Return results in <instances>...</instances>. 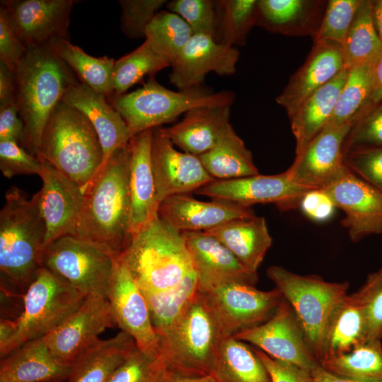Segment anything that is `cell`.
Returning <instances> with one entry per match:
<instances>
[{"instance_id": "d6a6232c", "label": "cell", "mask_w": 382, "mask_h": 382, "mask_svg": "<svg viewBox=\"0 0 382 382\" xmlns=\"http://www.w3.org/2000/svg\"><path fill=\"white\" fill-rule=\"evenodd\" d=\"M210 374L219 382H272L255 349L233 337L219 340Z\"/></svg>"}, {"instance_id": "ee69618b", "label": "cell", "mask_w": 382, "mask_h": 382, "mask_svg": "<svg viewBox=\"0 0 382 382\" xmlns=\"http://www.w3.org/2000/svg\"><path fill=\"white\" fill-rule=\"evenodd\" d=\"M353 299L362 308L365 314L366 340L382 337V267L368 274L364 283L354 293Z\"/></svg>"}, {"instance_id": "94428289", "label": "cell", "mask_w": 382, "mask_h": 382, "mask_svg": "<svg viewBox=\"0 0 382 382\" xmlns=\"http://www.w3.org/2000/svg\"><path fill=\"white\" fill-rule=\"evenodd\" d=\"M311 377L312 382H360L337 377L325 371L320 364L311 371Z\"/></svg>"}, {"instance_id": "6125c7cd", "label": "cell", "mask_w": 382, "mask_h": 382, "mask_svg": "<svg viewBox=\"0 0 382 382\" xmlns=\"http://www.w3.org/2000/svg\"><path fill=\"white\" fill-rule=\"evenodd\" d=\"M372 7L376 30L382 44V0L372 1Z\"/></svg>"}, {"instance_id": "ba28073f", "label": "cell", "mask_w": 382, "mask_h": 382, "mask_svg": "<svg viewBox=\"0 0 382 382\" xmlns=\"http://www.w3.org/2000/svg\"><path fill=\"white\" fill-rule=\"evenodd\" d=\"M158 337V355L166 371L190 376L210 374L221 336L199 291L179 318Z\"/></svg>"}, {"instance_id": "8fae6325", "label": "cell", "mask_w": 382, "mask_h": 382, "mask_svg": "<svg viewBox=\"0 0 382 382\" xmlns=\"http://www.w3.org/2000/svg\"><path fill=\"white\" fill-rule=\"evenodd\" d=\"M199 292L221 337H234L265 322L284 299L276 287L262 291L253 285L241 283L228 284Z\"/></svg>"}, {"instance_id": "6f0895ef", "label": "cell", "mask_w": 382, "mask_h": 382, "mask_svg": "<svg viewBox=\"0 0 382 382\" xmlns=\"http://www.w3.org/2000/svg\"><path fill=\"white\" fill-rule=\"evenodd\" d=\"M15 96V73L6 64L0 62V106L16 100Z\"/></svg>"}, {"instance_id": "d4e9b609", "label": "cell", "mask_w": 382, "mask_h": 382, "mask_svg": "<svg viewBox=\"0 0 382 382\" xmlns=\"http://www.w3.org/2000/svg\"><path fill=\"white\" fill-rule=\"evenodd\" d=\"M153 129L134 136L129 141L130 215L129 228L132 236L158 217L159 204L151 163Z\"/></svg>"}, {"instance_id": "836d02e7", "label": "cell", "mask_w": 382, "mask_h": 382, "mask_svg": "<svg viewBox=\"0 0 382 382\" xmlns=\"http://www.w3.org/2000/svg\"><path fill=\"white\" fill-rule=\"evenodd\" d=\"M198 157L215 180L236 179L259 173L251 151L231 125L212 149Z\"/></svg>"}, {"instance_id": "5b68a950", "label": "cell", "mask_w": 382, "mask_h": 382, "mask_svg": "<svg viewBox=\"0 0 382 382\" xmlns=\"http://www.w3.org/2000/svg\"><path fill=\"white\" fill-rule=\"evenodd\" d=\"M119 257L142 292L173 288L195 272L182 233L158 216L132 236Z\"/></svg>"}, {"instance_id": "7a4b0ae2", "label": "cell", "mask_w": 382, "mask_h": 382, "mask_svg": "<svg viewBox=\"0 0 382 382\" xmlns=\"http://www.w3.org/2000/svg\"><path fill=\"white\" fill-rule=\"evenodd\" d=\"M0 212V273L1 291L23 296L42 267L46 226L38 193L30 198L16 186L5 195Z\"/></svg>"}, {"instance_id": "be15d7a7", "label": "cell", "mask_w": 382, "mask_h": 382, "mask_svg": "<svg viewBox=\"0 0 382 382\" xmlns=\"http://www.w3.org/2000/svg\"><path fill=\"white\" fill-rule=\"evenodd\" d=\"M64 381H50V382H64Z\"/></svg>"}, {"instance_id": "7c38bea8", "label": "cell", "mask_w": 382, "mask_h": 382, "mask_svg": "<svg viewBox=\"0 0 382 382\" xmlns=\"http://www.w3.org/2000/svg\"><path fill=\"white\" fill-rule=\"evenodd\" d=\"M311 190L294 183L286 170L274 175L258 173L236 179L215 180L195 192L248 207L256 204H273L280 212H287L299 207L302 198Z\"/></svg>"}, {"instance_id": "680465c9", "label": "cell", "mask_w": 382, "mask_h": 382, "mask_svg": "<svg viewBox=\"0 0 382 382\" xmlns=\"http://www.w3.org/2000/svg\"><path fill=\"white\" fill-rule=\"evenodd\" d=\"M371 101L382 103V50L371 64Z\"/></svg>"}, {"instance_id": "ffe728a7", "label": "cell", "mask_w": 382, "mask_h": 382, "mask_svg": "<svg viewBox=\"0 0 382 382\" xmlns=\"http://www.w3.org/2000/svg\"><path fill=\"white\" fill-rule=\"evenodd\" d=\"M73 0H6L1 5L27 48L68 38Z\"/></svg>"}, {"instance_id": "5bb4252c", "label": "cell", "mask_w": 382, "mask_h": 382, "mask_svg": "<svg viewBox=\"0 0 382 382\" xmlns=\"http://www.w3.org/2000/svg\"><path fill=\"white\" fill-rule=\"evenodd\" d=\"M107 299L115 325L121 331L134 339L139 350L158 355L159 337L152 325L146 300L119 256L115 257Z\"/></svg>"}, {"instance_id": "f1b7e54d", "label": "cell", "mask_w": 382, "mask_h": 382, "mask_svg": "<svg viewBox=\"0 0 382 382\" xmlns=\"http://www.w3.org/2000/svg\"><path fill=\"white\" fill-rule=\"evenodd\" d=\"M70 369L52 354L42 337L23 343L1 359L0 381H64Z\"/></svg>"}, {"instance_id": "816d5d0a", "label": "cell", "mask_w": 382, "mask_h": 382, "mask_svg": "<svg viewBox=\"0 0 382 382\" xmlns=\"http://www.w3.org/2000/svg\"><path fill=\"white\" fill-rule=\"evenodd\" d=\"M343 155L351 172L382 192V148L354 149Z\"/></svg>"}, {"instance_id": "ac0fdd59", "label": "cell", "mask_w": 382, "mask_h": 382, "mask_svg": "<svg viewBox=\"0 0 382 382\" xmlns=\"http://www.w3.org/2000/svg\"><path fill=\"white\" fill-rule=\"evenodd\" d=\"M354 124L328 125L286 169L296 184L322 190L347 169L343 160V145Z\"/></svg>"}, {"instance_id": "e0dca14e", "label": "cell", "mask_w": 382, "mask_h": 382, "mask_svg": "<svg viewBox=\"0 0 382 382\" xmlns=\"http://www.w3.org/2000/svg\"><path fill=\"white\" fill-rule=\"evenodd\" d=\"M151 163L156 199L195 192L215 180L198 156L177 150L161 127L153 129Z\"/></svg>"}, {"instance_id": "4dcf8cb0", "label": "cell", "mask_w": 382, "mask_h": 382, "mask_svg": "<svg viewBox=\"0 0 382 382\" xmlns=\"http://www.w3.org/2000/svg\"><path fill=\"white\" fill-rule=\"evenodd\" d=\"M205 232L215 237L254 272H257L272 243L263 216L231 220Z\"/></svg>"}, {"instance_id": "11a10c76", "label": "cell", "mask_w": 382, "mask_h": 382, "mask_svg": "<svg viewBox=\"0 0 382 382\" xmlns=\"http://www.w3.org/2000/svg\"><path fill=\"white\" fill-rule=\"evenodd\" d=\"M24 124L20 117L16 100L0 106V141H23Z\"/></svg>"}, {"instance_id": "f6af8a7d", "label": "cell", "mask_w": 382, "mask_h": 382, "mask_svg": "<svg viewBox=\"0 0 382 382\" xmlns=\"http://www.w3.org/2000/svg\"><path fill=\"white\" fill-rule=\"evenodd\" d=\"M362 0H329L320 25L313 37L316 41L341 44Z\"/></svg>"}, {"instance_id": "3957f363", "label": "cell", "mask_w": 382, "mask_h": 382, "mask_svg": "<svg viewBox=\"0 0 382 382\" xmlns=\"http://www.w3.org/2000/svg\"><path fill=\"white\" fill-rule=\"evenodd\" d=\"M14 73L15 100L24 124L22 144L36 156L51 114L69 88L79 81L52 42L27 48Z\"/></svg>"}, {"instance_id": "e575fe53", "label": "cell", "mask_w": 382, "mask_h": 382, "mask_svg": "<svg viewBox=\"0 0 382 382\" xmlns=\"http://www.w3.org/2000/svg\"><path fill=\"white\" fill-rule=\"evenodd\" d=\"M366 337L367 326L364 311L351 294H347L331 317L320 361L349 352L366 341Z\"/></svg>"}, {"instance_id": "603a6c76", "label": "cell", "mask_w": 382, "mask_h": 382, "mask_svg": "<svg viewBox=\"0 0 382 382\" xmlns=\"http://www.w3.org/2000/svg\"><path fill=\"white\" fill-rule=\"evenodd\" d=\"M254 216L251 207L221 199L202 201L187 194L166 197L158 210V218L180 233L206 231L231 220Z\"/></svg>"}, {"instance_id": "b9f144b4", "label": "cell", "mask_w": 382, "mask_h": 382, "mask_svg": "<svg viewBox=\"0 0 382 382\" xmlns=\"http://www.w3.org/2000/svg\"><path fill=\"white\" fill-rule=\"evenodd\" d=\"M171 64L158 54L145 40L134 51L124 55L115 62L112 73V88L115 96H121L146 75L154 76Z\"/></svg>"}, {"instance_id": "9a60e30c", "label": "cell", "mask_w": 382, "mask_h": 382, "mask_svg": "<svg viewBox=\"0 0 382 382\" xmlns=\"http://www.w3.org/2000/svg\"><path fill=\"white\" fill-rule=\"evenodd\" d=\"M115 325L108 299L86 296L81 306L44 337L52 354L71 365L85 349L99 340V335Z\"/></svg>"}, {"instance_id": "f546056e", "label": "cell", "mask_w": 382, "mask_h": 382, "mask_svg": "<svg viewBox=\"0 0 382 382\" xmlns=\"http://www.w3.org/2000/svg\"><path fill=\"white\" fill-rule=\"evenodd\" d=\"M137 348L134 339L123 331L99 340L73 361L66 382H108Z\"/></svg>"}, {"instance_id": "277c9868", "label": "cell", "mask_w": 382, "mask_h": 382, "mask_svg": "<svg viewBox=\"0 0 382 382\" xmlns=\"http://www.w3.org/2000/svg\"><path fill=\"white\" fill-rule=\"evenodd\" d=\"M36 156L79 185L84 193L102 166L103 152L89 120L62 101L46 124Z\"/></svg>"}, {"instance_id": "8d00e7d4", "label": "cell", "mask_w": 382, "mask_h": 382, "mask_svg": "<svg viewBox=\"0 0 382 382\" xmlns=\"http://www.w3.org/2000/svg\"><path fill=\"white\" fill-rule=\"evenodd\" d=\"M319 364L328 372L342 378L381 382V341L366 340L349 352L325 359Z\"/></svg>"}, {"instance_id": "7dc6e473", "label": "cell", "mask_w": 382, "mask_h": 382, "mask_svg": "<svg viewBox=\"0 0 382 382\" xmlns=\"http://www.w3.org/2000/svg\"><path fill=\"white\" fill-rule=\"evenodd\" d=\"M120 28L129 38H145L149 24L166 0H120Z\"/></svg>"}, {"instance_id": "681fc988", "label": "cell", "mask_w": 382, "mask_h": 382, "mask_svg": "<svg viewBox=\"0 0 382 382\" xmlns=\"http://www.w3.org/2000/svg\"><path fill=\"white\" fill-rule=\"evenodd\" d=\"M382 148V103L374 105L352 127L343 154L354 149Z\"/></svg>"}, {"instance_id": "e7e4bbea", "label": "cell", "mask_w": 382, "mask_h": 382, "mask_svg": "<svg viewBox=\"0 0 382 382\" xmlns=\"http://www.w3.org/2000/svg\"><path fill=\"white\" fill-rule=\"evenodd\" d=\"M0 382H4V381H0Z\"/></svg>"}, {"instance_id": "4316f807", "label": "cell", "mask_w": 382, "mask_h": 382, "mask_svg": "<svg viewBox=\"0 0 382 382\" xmlns=\"http://www.w3.org/2000/svg\"><path fill=\"white\" fill-rule=\"evenodd\" d=\"M327 1L257 0L255 26L275 34L315 37Z\"/></svg>"}, {"instance_id": "9f6ffc18", "label": "cell", "mask_w": 382, "mask_h": 382, "mask_svg": "<svg viewBox=\"0 0 382 382\" xmlns=\"http://www.w3.org/2000/svg\"><path fill=\"white\" fill-rule=\"evenodd\" d=\"M310 219L318 221L328 219L335 207L328 195L321 190H312L302 198L300 207Z\"/></svg>"}, {"instance_id": "2e32d148", "label": "cell", "mask_w": 382, "mask_h": 382, "mask_svg": "<svg viewBox=\"0 0 382 382\" xmlns=\"http://www.w3.org/2000/svg\"><path fill=\"white\" fill-rule=\"evenodd\" d=\"M345 216L341 224L350 240L382 233V192L348 168L333 183L322 189Z\"/></svg>"}, {"instance_id": "ab89813d", "label": "cell", "mask_w": 382, "mask_h": 382, "mask_svg": "<svg viewBox=\"0 0 382 382\" xmlns=\"http://www.w3.org/2000/svg\"><path fill=\"white\" fill-rule=\"evenodd\" d=\"M197 291V278L194 272L173 288L158 292H143L158 337L179 318Z\"/></svg>"}, {"instance_id": "1f68e13d", "label": "cell", "mask_w": 382, "mask_h": 382, "mask_svg": "<svg viewBox=\"0 0 382 382\" xmlns=\"http://www.w3.org/2000/svg\"><path fill=\"white\" fill-rule=\"evenodd\" d=\"M347 73L348 68L345 67L331 81L305 100L289 118L296 140V156H299L328 125Z\"/></svg>"}, {"instance_id": "8992f818", "label": "cell", "mask_w": 382, "mask_h": 382, "mask_svg": "<svg viewBox=\"0 0 382 382\" xmlns=\"http://www.w3.org/2000/svg\"><path fill=\"white\" fill-rule=\"evenodd\" d=\"M236 95L230 91L212 92L202 86L172 91L149 77L143 86L115 96L112 105L127 125L132 135L175 122L180 115L199 107L231 106Z\"/></svg>"}, {"instance_id": "d6986e66", "label": "cell", "mask_w": 382, "mask_h": 382, "mask_svg": "<svg viewBox=\"0 0 382 382\" xmlns=\"http://www.w3.org/2000/svg\"><path fill=\"white\" fill-rule=\"evenodd\" d=\"M197 278L198 291L232 283L255 286L257 272L243 265L215 237L205 231L182 232Z\"/></svg>"}, {"instance_id": "484cf974", "label": "cell", "mask_w": 382, "mask_h": 382, "mask_svg": "<svg viewBox=\"0 0 382 382\" xmlns=\"http://www.w3.org/2000/svg\"><path fill=\"white\" fill-rule=\"evenodd\" d=\"M62 101L81 112L95 129L103 152L99 173L110 156L117 149L127 146L133 137L127 125L119 112L107 102L105 96L82 82L71 86Z\"/></svg>"}, {"instance_id": "4fadbf2b", "label": "cell", "mask_w": 382, "mask_h": 382, "mask_svg": "<svg viewBox=\"0 0 382 382\" xmlns=\"http://www.w3.org/2000/svg\"><path fill=\"white\" fill-rule=\"evenodd\" d=\"M233 337L255 345L274 359L310 371L319 364L294 311L284 298L270 318Z\"/></svg>"}, {"instance_id": "d590c367", "label": "cell", "mask_w": 382, "mask_h": 382, "mask_svg": "<svg viewBox=\"0 0 382 382\" xmlns=\"http://www.w3.org/2000/svg\"><path fill=\"white\" fill-rule=\"evenodd\" d=\"M345 67L372 64L382 50L373 16L372 1L362 0L340 44Z\"/></svg>"}, {"instance_id": "cb8c5ba5", "label": "cell", "mask_w": 382, "mask_h": 382, "mask_svg": "<svg viewBox=\"0 0 382 382\" xmlns=\"http://www.w3.org/2000/svg\"><path fill=\"white\" fill-rule=\"evenodd\" d=\"M345 68L340 45L316 41L305 62L276 98L290 118L301 104Z\"/></svg>"}, {"instance_id": "9c48e42d", "label": "cell", "mask_w": 382, "mask_h": 382, "mask_svg": "<svg viewBox=\"0 0 382 382\" xmlns=\"http://www.w3.org/2000/svg\"><path fill=\"white\" fill-rule=\"evenodd\" d=\"M86 296L42 267L25 291L23 309L11 338L0 347L1 359L23 343L49 334L74 312Z\"/></svg>"}, {"instance_id": "f5cc1de1", "label": "cell", "mask_w": 382, "mask_h": 382, "mask_svg": "<svg viewBox=\"0 0 382 382\" xmlns=\"http://www.w3.org/2000/svg\"><path fill=\"white\" fill-rule=\"evenodd\" d=\"M27 51L6 8L0 6V62L15 71Z\"/></svg>"}, {"instance_id": "6da1fadb", "label": "cell", "mask_w": 382, "mask_h": 382, "mask_svg": "<svg viewBox=\"0 0 382 382\" xmlns=\"http://www.w3.org/2000/svg\"><path fill=\"white\" fill-rule=\"evenodd\" d=\"M130 145L117 149L84 191V201L73 236L113 257L132 241L130 215Z\"/></svg>"}, {"instance_id": "44dd1931", "label": "cell", "mask_w": 382, "mask_h": 382, "mask_svg": "<svg viewBox=\"0 0 382 382\" xmlns=\"http://www.w3.org/2000/svg\"><path fill=\"white\" fill-rule=\"evenodd\" d=\"M40 175L42 186L38 193L39 205L46 226L45 247L67 235L73 236L81 213L84 193L81 187L51 164L42 161Z\"/></svg>"}, {"instance_id": "7bdbcfd3", "label": "cell", "mask_w": 382, "mask_h": 382, "mask_svg": "<svg viewBox=\"0 0 382 382\" xmlns=\"http://www.w3.org/2000/svg\"><path fill=\"white\" fill-rule=\"evenodd\" d=\"M193 35L191 28L180 16L163 10L147 26L145 40L172 65Z\"/></svg>"}, {"instance_id": "60d3db41", "label": "cell", "mask_w": 382, "mask_h": 382, "mask_svg": "<svg viewBox=\"0 0 382 382\" xmlns=\"http://www.w3.org/2000/svg\"><path fill=\"white\" fill-rule=\"evenodd\" d=\"M257 0L215 1L216 28L215 41L237 47L245 44L255 26Z\"/></svg>"}, {"instance_id": "7402d4cb", "label": "cell", "mask_w": 382, "mask_h": 382, "mask_svg": "<svg viewBox=\"0 0 382 382\" xmlns=\"http://www.w3.org/2000/svg\"><path fill=\"white\" fill-rule=\"evenodd\" d=\"M239 57L237 47L219 44L206 35L194 34L172 64L169 81L180 91L201 86L209 72L233 74Z\"/></svg>"}, {"instance_id": "52a82bcc", "label": "cell", "mask_w": 382, "mask_h": 382, "mask_svg": "<svg viewBox=\"0 0 382 382\" xmlns=\"http://www.w3.org/2000/svg\"><path fill=\"white\" fill-rule=\"evenodd\" d=\"M267 276L291 306L319 363L330 320L348 294L349 283L327 282L318 275L299 274L279 265L268 267Z\"/></svg>"}, {"instance_id": "c3c4849f", "label": "cell", "mask_w": 382, "mask_h": 382, "mask_svg": "<svg viewBox=\"0 0 382 382\" xmlns=\"http://www.w3.org/2000/svg\"><path fill=\"white\" fill-rule=\"evenodd\" d=\"M158 355L137 348L114 372L108 382H158L165 371Z\"/></svg>"}, {"instance_id": "30bf717a", "label": "cell", "mask_w": 382, "mask_h": 382, "mask_svg": "<svg viewBox=\"0 0 382 382\" xmlns=\"http://www.w3.org/2000/svg\"><path fill=\"white\" fill-rule=\"evenodd\" d=\"M115 257L89 243L67 235L45 247L41 262L42 267L85 296L107 298Z\"/></svg>"}, {"instance_id": "db71d44e", "label": "cell", "mask_w": 382, "mask_h": 382, "mask_svg": "<svg viewBox=\"0 0 382 382\" xmlns=\"http://www.w3.org/2000/svg\"><path fill=\"white\" fill-rule=\"evenodd\" d=\"M254 349L266 367L272 382H312L311 371L274 359L260 349Z\"/></svg>"}, {"instance_id": "83f0119b", "label": "cell", "mask_w": 382, "mask_h": 382, "mask_svg": "<svg viewBox=\"0 0 382 382\" xmlns=\"http://www.w3.org/2000/svg\"><path fill=\"white\" fill-rule=\"evenodd\" d=\"M230 110L231 106L195 108L178 122L162 128L175 146L199 156L212 149L231 125Z\"/></svg>"}, {"instance_id": "bcb514c9", "label": "cell", "mask_w": 382, "mask_h": 382, "mask_svg": "<svg viewBox=\"0 0 382 382\" xmlns=\"http://www.w3.org/2000/svg\"><path fill=\"white\" fill-rule=\"evenodd\" d=\"M166 6L169 11L180 16L189 25L194 34H203L215 39V1L173 0L167 2Z\"/></svg>"}, {"instance_id": "f907efd6", "label": "cell", "mask_w": 382, "mask_h": 382, "mask_svg": "<svg viewBox=\"0 0 382 382\" xmlns=\"http://www.w3.org/2000/svg\"><path fill=\"white\" fill-rule=\"evenodd\" d=\"M42 161L15 141H0V170L7 178L18 175H38Z\"/></svg>"}, {"instance_id": "91938a15", "label": "cell", "mask_w": 382, "mask_h": 382, "mask_svg": "<svg viewBox=\"0 0 382 382\" xmlns=\"http://www.w3.org/2000/svg\"><path fill=\"white\" fill-rule=\"evenodd\" d=\"M158 382H219L213 376H190L173 374L165 370Z\"/></svg>"}, {"instance_id": "74e56055", "label": "cell", "mask_w": 382, "mask_h": 382, "mask_svg": "<svg viewBox=\"0 0 382 382\" xmlns=\"http://www.w3.org/2000/svg\"><path fill=\"white\" fill-rule=\"evenodd\" d=\"M52 45L59 57L76 73L81 82L105 96L114 94L113 58L92 57L71 44L69 39H58Z\"/></svg>"}, {"instance_id": "f35d334b", "label": "cell", "mask_w": 382, "mask_h": 382, "mask_svg": "<svg viewBox=\"0 0 382 382\" xmlns=\"http://www.w3.org/2000/svg\"><path fill=\"white\" fill-rule=\"evenodd\" d=\"M371 64L348 69L345 82L339 93L328 125L355 124L375 105L371 101Z\"/></svg>"}, {"instance_id": "03108f58", "label": "cell", "mask_w": 382, "mask_h": 382, "mask_svg": "<svg viewBox=\"0 0 382 382\" xmlns=\"http://www.w3.org/2000/svg\"><path fill=\"white\" fill-rule=\"evenodd\" d=\"M65 382H66V381H65Z\"/></svg>"}]
</instances>
